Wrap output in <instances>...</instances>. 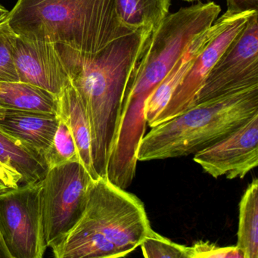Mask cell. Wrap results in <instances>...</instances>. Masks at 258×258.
<instances>
[{
	"label": "cell",
	"mask_w": 258,
	"mask_h": 258,
	"mask_svg": "<svg viewBox=\"0 0 258 258\" xmlns=\"http://www.w3.org/2000/svg\"><path fill=\"white\" fill-rule=\"evenodd\" d=\"M152 31H134L95 55H86L56 43L71 82L79 93L88 117L93 165L101 177L106 178L107 163L118 129L126 90Z\"/></svg>",
	"instance_id": "1"
},
{
	"label": "cell",
	"mask_w": 258,
	"mask_h": 258,
	"mask_svg": "<svg viewBox=\"0 0 258 258\" xmlns=\"http://www.w3.org/2000/svg\"><path fill=\"white\" fill-rule=\"evenodd\" d=\"M7 20L20 37L86 55L134 32L120 22L115 0H18Z\"/></svg>",
	"instance_id": "2"
},
{
	"label": "cell",
	"mask_w": 258,
	"mask_h": 258,
	"mask_svg": "<svg viewBox=\"0 0 258 258\" xmlns=\"http://www.w3.org/2000/svg\"><path fill=\"white\" fill-rule=\"evenodd\" d=\"M258 113V87L193 105L152 127L137 152L138 161L182 158L220 141Z\"/></svg>",
	"instance_id": "3"
},
{
	"label": "cell",
	"mask_w": 258,
	"mask_h": 258,
	"mask_svg": "<svg viewBox=\"0 0 258 258\" xmlns=\"http://www.w3.org/2000/svg\"><path fill=\"white\" fill-rule=\"evenodd\" d=\"M221 12L214 2H199L168 14L152 31L124 99H148L188 49L195 37L212 26Z\"/></svg>",
	"instance_id": "4"
},
{
	"label": "cell",
	"mask_w": 258,
	"mask_h": 258,
	"mask_svg": "<svg viewBox=\"0 0 258 258\" xmlns=\"http://www.w3.org/2000/svg\"><path fill=\"white\" fill-rule=\"evenodd\" d=\"M72 228L105 238L123 256L140 247L152 229L143 202L101 176L92 180L84 211Z\"/></svg>",
	"instance_id": "5"
},
{
	"label": "cell",
	"mask_w": 258,
	"mask_h": 258,
	"mask_svg": "<svg viewBox=\"0 0 258 258\" xmlns=\"http://www.w3.org/2000/svg\"><path fill=\"white\" fill-rule=\"evenodd\" d=\"M92 180L81 162H72L49 169L40 181V218L47 247L79 220Z\"/></svg>",
	"instance_id": "6"
},
{
	"label": "cell",
	"mask_w": 258,
	"mask_h": 258,
	"mask_svg": "<svg viewBox=\"0 0 258 258\" xmlns=\"http://www.w3.org/2000/svg\"><path fill=\"white\" fill-rule=\"evenodd\" d=\"M40 182L0 192V232L12 258H42L43 238L39 202Z\"/></svg>",
	"instance_id": "7"
},
{
	"label": "cell",
	"mask_w": 258,
	"mask_h": 258,
	"mask_svg": "<svg viewBox=\"0 0 258 258\" xmlns=\"http://www.w3.org/2000/svg\"><path fill=\"white\" fill-rule=\"evenodd\" d=\"M258 87V13L226 48L208 73L193 105Z\"/></svg>",
	"instance_id": "8"
},
{
	"label": "cell",
	"mask_w": 258,
	"mask_h": 258,
	"mask_svg": "<svg viewBox=\"0 0 258 258\" xmlns=\"http://www.w3.org/2000/svg\"><path fill=\"white\" fill-rule=\"evenodd\" d=\"M253 13L236 16H228L224 13L221 17L217 18L215 34L196 57L168 103L155 119L152 127L176 117L192 106L208 73Z\"/></svg>",
	"instance_id": "9"
},
{
	"label": "cell",
	"mask_w": 258,
	"mask_h": 258,
	"mask_svg": "<svg viewBox=\"0 0 258 258\" xmlns=\"http://www.w3.org/2000/svg\"><path fill=\"white\" fill-rule=\"evenodd\" d=\"M194 155L195 162L215 179H243L258 165V113L220 141Z\"/></svg>",
	"instance_id": "10"
},
{
	"label": "cell",
	"mask_w": 258,
	"mask_h": 258,
	"mask_svg": "<svg viewBox=\"0 0 258 258\" xmlns=\"http://www.w3.org/2000/svg\"><path fill=\"white\" fill-rule=\"evenodd\" d=\"M146 100L144 97L123 100L118 129L108 157L106 179L123 189H126L135 177L137 152L148 125Z\"/></svg>",
	"instance_id": "11"
},
{
	"label": "cell",
	"mask_w": 258,
	"mask_h": 258,
	"mask_svg": "<svg viewBox=\"0 0 258 258\" xmlns=\"http://www.w3.org/2000/svg\"><path fill=\"white\" fill-rule=\"evenodd\" d=\"M13 55L19 81L44 89L56 96L70 82L56 43L29 40L16 34Z\"/></svg>",
	"instance_id": "12"
},
{
	"label": "cell",
	"mask_w": 258,
	"mask_h": 258,
	"mask_svg": "<svg viewBox=\"0 0 258 258\" xmlns=\"http://www.w3.org/2000/svg\"><path fill=\"white\" fill-rule=\"evenodd\" d=\"M58 124L57 114L0 108V131L43 157Z\"/></svg>",
	"instance_id": "13"
},
{
	"label": "cell",
	"mask_w": 258,
	"mask_h": 258,
	"mask_svg": "<svg viewBox=\"0 0 258 258\" xmlns=\"http://www.w3.org/2000/svg\"><path fill=\"white\" fill-rule=\"evenodd\" d=\"M57 98V116L67 123L72 132L79 155L80 162L93 179H98L99 176L93 165L90 122L79 93L71 80Z\"/></svg>",
	"instance_id": "14"
},
{
	"label": "cell",
	"mask_w": 258,
	"mask_h": 258,
	"mask_svg": "<svg viewBox=\"0 0 258 258\" xmlns=\"http://www.w3.org/2000/svg\"><path fill=\"white\" fill-rule=\"evenodd\" d=\"M217 29L216 20L211 28L195 37L180 59L148 97L145 112L147 124L151 127L153 126L155 119L168 103L173 92L185 78L196 57L215 34Z\"/></svg>",
	"instance_id": "15"
},
{
	"label": "cell",
	"mask_w": 258,
	"mask_h": 258,
	"mask_svg": "<svg viewBox=\"0 0 258 258\" xmlns=\"http://www.w3.org/2000/svg\"><path fill=\"white\" fill-rule=\"evenodd\" d=\"M0 108L56 114L58 98L28 83L0 81Z\"/></svg>",
	"instance_id": "16"
},
{
	"label": "cell",
	"mask_w": 258,
	"mask_h": 258,
	"mask_svg": "<svg viewBox=\"0 0 258 258\" xmlns=\"http://www.w3.org/2000/svg\"><path fill=\"white\" fill-rule=\"evenodd\" d=\"M0 162L19 172L22 185L40 182L48 168L40 154L0 131Z\"/></svg>",
	"instance_id": "17"
},
{
	"label": "cell",
	"mask_w": 258,
	"mask_h": 258,
	"mask_svg": "<svg viewBox=\"0 0 258 258\" xmlns=\"http://www.w3.org/2000/svg\"><path fill=\"white\" fill-rule=\"evenodd\" d=\"M117 16L131 31H155L168 16L171 0H115Z\"/></svg>",
	"instance_id": "18"
},
{
	"label": "cell",
	"mask_w": 258,
	"mask_h": 258,
	"mask_svg": "<svg viewBox=\"0 0 258 258\" xmlns=\"http://www.w3.org/2000/svg\"><path fill=\"white\" fill-rule=\"evenodd\" d=\"M236 247L244 258H258V179L244 191L239 202Z\"/></svg>",
	"instance_id": "19"
},
{
	"label": "cell",
	"mask_w": 258,
	"mask_h": 258,
	"mask_svg": "<svg viewBox=\"0 0 258 258\" xmlns=\"http://www.w3.org/2000/svg\"><path fill=\"white\" fill-rule=\"evenodd\" d=\"M56 132L50 146L43 155L49 169L72 162H80L79 155L72 132L67 123L58 117Z\"/></svg>",
	"instance_id": "20"
},
{
	"label": "cell",
	"mask_w": 258,
	"mask_h": 258,
	"mask_svg": "<svg viewBox=\"0 0 258 258\" xmlns=\"http://www.w3.org/2000/svg\"><path fill=\"white\" fill-rule=\"evenodd\" d=\"M143 256L148 258H189V248L149 231L140 244Z\"/></svg>",
	"instance_id": "21"
},
{
	"label": "cell",
	"mask_w": 258,
	"mask_h": 258,
	"mask_svg": "<svg viewBox=\"0 0 258 258\" xmlns=\"http://www.w3.org/2000/svg\"><path fill=\"white\" fill-rule=\"evenodd\" d=\"M16 36L7 19L0 23V81H19L13 55Z\"/></svg>",
	"instance_id": "22"
},
{
	"label": "cell",
	"mask_w": 258,
	"mask_h": 258,
	"mask_svg": "<svg viewBox=\"0 0 258 258\" xmlns=\"http://www.w3.org/2000/svg\"><path fill=\"white\" fill-rule=\"evenodd\" d=\"M189 248V258H244L236 246L219 247L210 241H199Z\"/></svg>",
	"instance_id": "23"
},
{
	"label": "cell",
	"mask_w": 258,
	"mask_h": 258,
	"mask_svg": "<svg viewBox=\"0 0 258 258\" xmlns=\"http://www.w3.org/2000/svg\"><path fill=\"white\" fill-rule=\"evenodd\" d=\"M228 16H236L246 13H258V0H226Z\"/></svg>",
	"instance_id": "24"
},
{
	"label": "cell",
	"mask_w": 258,
	"mask_h": 258,
	"mask_svg": "<svg viewBox=\"0 0 258 258\" xmlns=\"http://www.w3.org/2000/svg\"><path fill=\"white\" fill-rule=\"evenodd\" d=\"M0 182L10 188L22 185V176L14 169L0 162Z\"/></svg>",
	"instance_id": "25"
},
{
	"label": "cell",
	"mask_w": 258,
	"mask_h": 258,
	"mask_svg": "<svg viewBox=\"0 0 258 258\" xmlns=\"http://www.w3.org/2000/svg\"><path fill=\"white\" fill-rule=\"evenodd\" d=\"M0 258H12L0 232Z\"/></svg>",
	"instance_id": "26"
},
{
	"label": "cell",
	"mask_w": 258,
	"mask_h": 258,
	"mask_svg": "<svg viewBox=\"0 0 258 258\" xmlns=\"http://www.w3.org/2000/svg\"><path fill=\"white\" fill-rule=\"evenodd\" d=\"M9 13H10V11H8L5 7L0 5V23H2L7 19Z\"/></svg>",
	"instance_id": "27"
},
{
	"label": "cell",
	"mask_w": 258,
	"mask_h": 258,
	"mask_svg": "<svg viewBox=\"0 0 258 258\" xmlns=\"http://www.w3.org/2000/svg\"><path fill=\"white\" fill-rule=\"evenodd\" d=\"M8 187L6 186L5 185L2 183V182H0V192H2V191H5L6 189H7Z\"/></svg>",
	"instance_id": "28"
},
{
	"label": "cell",
	"mask_w": 258,
	"mask_h": 258,
	"mask_svg": "<svg viewBox=\"0 0 258 258\" xmlns=\"http://www.w3.org/2000/svg\"><path fill=\"white\" fill-rule=\"evenodd\" d=\"M183 1L187 3H194L196 1H199V0H183Z\"/></svg>",
	"instance_id": "29"
}]
</instances>
